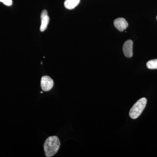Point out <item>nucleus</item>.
Returning a JSON list of instances; mask_svg holds the SVG:
<instances>
[{
  "label": "nucleus",
  "mask_w": 157,
  "mask_h": 157,
  "mask_svg": "<svg viewBox=\"0 0 157 157\" xmlns=\"http://www.w3.org/2000/svg\"><path fill=\"white\" fill-rule=\"evenodd\" d=\"M46 15H48V12H47V10H43L42 13H41V17H45V16H46Z\"/></svg>",
  "instance_id": "obj_10"
},
{
  "label": "nucleus",
  "mask_w": 157,
  "mask_h": 157,
  "mask_svg": "<svg viewBox=\"0 0 157 157\" xmlns=\"http://www.w3.org/2000/svg\"><path fill=\"white\" fill-rule=\"evenodd\" d=\"M2 2L7 6H11L12 4V0H3Z\"/></svg>",
  "instance_id": "obj_9"
},
{
  "label": "nucleus",
  "mask_w": 157,
  "mask_h": 157,
  "mask_svg": "<svg viewBox=\"0 0 157 157\" xmlns=\"http://www.w3.org/2000/svg\"><path fill=\"white\" fill-rule=\"evenodd\" d=\"M60 142L56 136H50L45 140L44 150L45 155L47 157L53 156L58 151Z\"/></svg>",
  "instance_id": "obj_1"
},
{
  "label": "nucleus",
  "mask_w": 157,
  "mask_h": 157,
  "mask_svg": "<svg viewBox=\"0 0 157 157\" xmlns=\"http://www.w3.org/2000/svg\"><path fill=\"white\" fill-rule=\"evenodd\" d=\"M147 67L149 69H157V59L151 60L147 63Z\"/></svg>",
  "instance_id": "obj_8"
},
{
  "label": "nucleus",
  "mask_w": 157,
  "mask_h": 157,
  "mask_svg": "<svg viewBox=\"0 0 157 157\" xmlns=\"http://www.w3.org/2000/svg\"><path fill=\"white\" fill-rule=\"evenodd\" d=\"M41 25L40 26V31L42 32H44L47 29L49 21V17L48 15H46L45 17H41Z\"/></svg>",
  "instance_id": "obj_7"
},
{
  "label": "nucleus",
  "mask_w": 157,
  "mask_h": 157,
  "mask_svg": "<svg viewBox=\"0 0 157 157\" xmlns=\"http://www.w3.org/2000/svg\"><path fill=\"white\" fill-rule=\"evenodd\" d=\"M133 42L132 40H128L125 42L123 47V50L125 56L131 58L133 56Z\"/></svg>",
  "instance_id": "obj_4"
},
{
  "label": "nucleus",
  "mask_w": 157,
  "mask_h": 157,
  "mask_svg": "<svg viewBox=\"0 0 157 157\" xmlns=\"http://www.w3.org/2000/svg\"></svg>",
  "instance_id": "obj_12"
},
{
  "label": "nucleus",
  "mask_w": 157,
  "mask_h": 157,
  "mask_svg": "<svg viewBox=\"0 0 157 157\" xmlns=\"http://www.w3.org/2000/svg\"><path fill=\"white\" fill-rule=\"evenodd\" d=\"M80 2V0H65L64 6L66 9L72 10L76 8Z\"/></svg>",
  "instance_id": "obj_6"
},
{
  "label": "nucleus",
  "mask_w": 157,
  "mask_h": 157,
  "mask_svg": "<svg viewBox=\"0 0 157 157\" xmlns=\"http://www.w3.org/2000/svg\"><path fill=\"white\" fill-rule=\"evenodd\" d=\"M3 1V0H0V2H2Z\"/></svg>",
  "instance_id": "obj_11"
},
{
  "label": "nucleus",
  "mask_w": 157,
  "mask_h": 157,
  "mask_svg": "<svg viewBox=\"0 0 157 157\" xmlns=\"http://www.w3.org/2000/svg\"><path fill=\"white\" fill-rule=\"evenodd\" d=\"M114 26L120 32H123L128 26V24L124 18L119 17L114 21Z\"/></svg>",
  "instance_id": "obj_5"
},
{
  "label": "nucleus",
  "mask_w": 157,
  "mask_h": 157,
  "mask_svg": "<svg viewBox=\"0 0 157 157\" xmlns=\"http://www.w3.org/2000/svg\"><path fill=\"white\" fill-rule=\"evenodd\" d=\"M147 100L145 98H142L138 100L131 108L129 112L130 117L135 119L140 116L146 107Z\"/></svg>",
  "instance_id": "obj_2"
},
{
  "label": "nucleus",
  "mask_w": 157,
  "mask_h": 157,
  "mask_svg": "<svg viewBox=\"0 0 157 157\" xmlns=\"http://www.w3.org/2000/svg\"><path fill=\"white\" fill-rule=\"evenodd\" d=\"M54 82L49 76H44L41 78V86L42 90L47 92L50 90L53 87Z\"/></svg>",
  "instance_id": "obj_3"
}]
</instances>
